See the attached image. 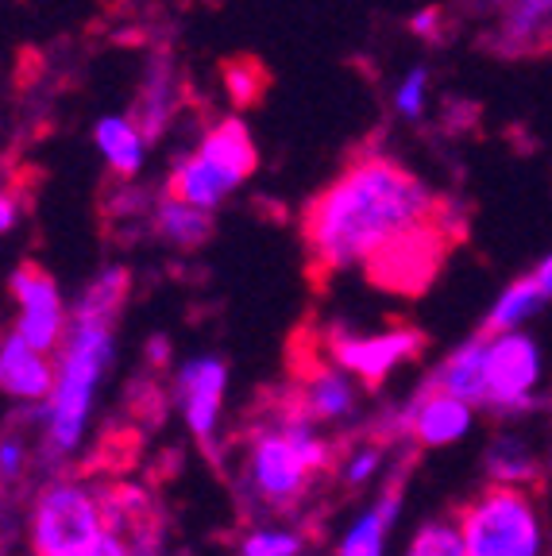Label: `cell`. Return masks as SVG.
<instances>
[{"instance_id": "cell-17", "label": "cell", "mask_w": 552, "mask_h": 556, "mask_svg": "<svg viewBox=\"0 0 552 556\" xmlns=\"http://www.w3.org/2000/svg\"><path fill=\"white\" fill-rule=\"evenodd\" d=\"M484 471L494 486H518V491H534L544 476V464L537 448L522 433H494V441L484 452Z\"/></svg>"}, {"instance_id": "cell-24", "label": "cell", "mask_w": 552, "mask_h": 556, "mask_svg": "<svg viewBox=\"0 0 552 556\" xmlns=\"http://www.w3.org/2000/svg\"><path fill=\"white\" fill-rule=\"evenodd\" d=\"M305 533L290 526H255L240 538L236 556H302Z\"/></svg>"}, {"instance_id": "cell-19", "label": "cell", "mask_w": 552, "mask_h": 556, "mask_svg": "<svg viewBox=\"0 0 552 556\" xmlns=\"http://www.w3.org/2000/svg\"><path fill=\"white\" fill-rule=\"evenodd\" d=\"M147 220H151V232H155L159 240L171 243V248H181V252H193V248L209 243V236H213V213L181 205V201L166 198V193L155 201V208H151Z\"/></svg>"}, {"instance_id": "cell-7", "label": "cell", "mask_w": 552, "mask_h": 556, "mask_svg": "<svg viewBox=\"0 0 552 556\" xmlns=\"http://www.w3.org/2000/svg\"><path fill=\"white\" fill-rule=\"evenodd\" d=\"M104 530L101 495L78 479H59L39 491L32 510V553L66 556Z\"/></svg>"}, {"instance_id": "cell-22", "label": "cell", "mask_w": 552, "mask_h": 556, "mask_svg": "<svg viewBox=\"0 0 552 556\" xmlns=\"http://www.w3.org/2000/svg\"><path fill=\"white\" fill-rule=\"evenodd\" d=\"M552 27V0H506L502 9V43L526 47Z\"/></svg>"}, {"instance_id": "cell-31", "label": "cell", "mask_w": 552, "mask_h": 556, "mask_svg": "<svg viewBox=\"0 0 552 556\" xmlns=\"http://www.w3.org/2000/svg\"><path fill=\"white\" fill-rule=\"evenodd\" d=\"M20 220V201L9 186H0V236H9Z\"/></svg>"}, {"instance_id": "cell-5", "label": "cell", "mask_w": 552, "mask_h": 556, "mask_svg": "<svg viewBox=\"0 0 552 556\" xmlns=\"http://www.w3.org/2000/svg\"><path fill=\"white\" fill-rule=\"evenodd\" d=\"M467 556H544V518L534 491L487 483L456 514Z\"/></svg>"}, {"instance_id": "cell-13", "label": "cell", "mask_w": 552, "mask_h": 556, "mask_svg": "<svg viewBox=\"0 0 552 556\" xmlns=\"http://www.w3.org/2000/svg\"><path fill=\"white\" fill-rule=\"evenodd\" d=\"M54 391V356L32 348L24 337H0V394L43 406Z\"/></svg>"}, {"instance_id": "cell-30", "label": "cell", "mask_w": 552, "mask_h": 556, "mask_svg": "<svg viewBox=\"0 0 552 556\" xmlns=\"http://www.w3.org/2000/svg\"><path fill=\"white\" fill-rule=\"evenodd\" d=\"M410 31L417 35V39H437L440 35V12L432 9H417L414 16H410Z\"/></svg>"}, {"instance_id": "cell-4", "label": "cell", "mask_w": 552, "mask_h": 556, "mask_svg": "<svg viewBox=\"0 0 552 556\" xmlns=\"http://www.w3.org/2000/svg\"><path fill=\"white\" fill-rule=\"evenodd\" d=\"M255 163H260V151H255L251 128L240 116H225L201 131L198 143L171 163L166 198L201 208V213H216L255 174Z\"/></svg>"}, {"instance_id": "cell-20", "label": "cell", "mask_w": 552, "mask_h": 556, "mask_svg": "<svg viewBox=\"0 0 552 556\" xmlns=\"http://www.w3.org/2000/svg\"><path fill=\"white\" fill-rule=\"evenodd\" d=\"M544 298L541 290H537L534 278H514L510 287H502V294L491 302V309H487L484 317V337H502V332H522L529 321H534L537 313L544 309Z\"/></svg>"}, {"instance_id": "cell-23", "label": "cell", "mask_w": 552, "mask_h": 556, "mask_svg": "<svg viewBox=\"0 0 552 556\" xmlns=\"http://www.w3.org/2000/svg\"><path fill=\"white\" fill-rule=\"evenodd\" d=\"M402 556H467L464 533H460L456 518H429L414 530V538L406 541V553Z\"/></svg>"}, {"instance_id": "cell-33", "label": "cell", "mask_w": 552, "mask_h": 556, "mask_svg": "<svg viewBox=\"0 0 552 556\" xmlns=\"http://www.w3.org/2000/svg\"><path fill=\"white\" fill-rule=\"evenodd\" d=\"M549 556H552V538H549Z\"/></svg>"}, {"instance_id": "cell-21", "label": "cell", "mask_w": 552, "mask_h": 556, "mask_svg": "<svg viewBox=\"0 0 552 556\" xmlns=\"http://www.w3.org/2000/svg\"><path fill=\"white\" fill-rule=\"evenodd\" d=\"M128 287H131L128 267H121V263L104 267L101 275L81 290L78 302L70 305V317H93V321H113L116 325L124 302H128Z\"/></svg>"}, {"instance_id": "cell-16", "label": "cell", "mask_w": 552, "mask_h": 556, "mask_svg": "<svg viewBox=\"0 0 552 556\" xmlns=\"http://www.w3.org/2000/svg\"><path fill=\"white\" fill-rule=\"evenodd\" d=\"M402 498H406V483L390 479L382 486V495L348 526L344 541H340V556H387V538L402 514Z\"/></svg>"}, {"instance_id": "cell-9", "label": "cell", "mask_w": 552, "mask_h": 556, "mask_svg": "<svg viewBox=\"0 0 552 556\" xmlns=\"http://www.w3.org/2000/svg\"><path fill=\"white\" fill-rule=\"evenodd\" d=\"M9 294L16 302V325H12V332L24 337L32 348H39V352H47V356H54L70 325V309L62 302V290L54 282V275L39 267V263H20L9 278Z\"/></svg>"}, {"instance_id": "cell-8", "label": "cell", "mask_w": 552, "mask_h": 556, "mask_svg": "<svg viewBox=\"0 0 552 556\" xmlns=\"http://www.w3.org/2000/svg\"><path fill=\"white\" fill-rule=\"evenodd\" d=\"M544 348L529 329L487 337V409L499 417H526L541 402Z\"/></svg>"}, {"instance_id": "cell-29", "label": "cell", "mask_w": 552, "mask_h": 556, "mask_svg": "<svg viewBox=\"0 0 552 556\" xmlns=\"http://www.w3.org/2000/svg\"><path fill=\"white\" fill-rule=\"evenodd\" d=\"M66 556H131V548L124 545L113 530H101L97 538H89L86 545H78L74 553H66Z\"/></svg>"}, {"instance_id": "cell-10", "label": "cell", "mask_w": 552, "mask_h": 556, "mask_svg": "<svg viewBox=\"0 0 552 556\" xmlns=\"http://www.w3.org/2000/svg\"><path fill=\"white\" fill-rule=\"evenodd\" d=\"M290 402L313 426H340V421H352L360 409V382L340 371L321 352V344H313L310 356L298 359V367H293Z\"/></svg>"}, {"instance_id": "cell-2", "label": "cell", "mask_w": 552, "mask_h": 556, "mask_svg": "<svg viewBox=\"0 0 552 556\" xmlns=\"http://www.w3.org/2000/svg\"><path fill=\"white\" fill-rule=\"evenodd\" d=\"M333 468V444L286 394L263 421L248 429L240 452V491L251 510L290 514L313 495V486Z\"/></svg>"}, {"instance_id": "cell-27", "label": "cell", "mask_w": 552, "mask_h": 556, "mask_svg": "<svg viewBox=\"0 0 552 556\" xmlns=\"http://www.w3.org/2000/svg\"><path fill=\"white\" fill-rule=\"evenodd\" d=\"M379 468H382V448L379 444H367V448L352 452V460H348V468H344V483L363 486L367 479L379 476Z\"/></svg>"}, {"instance_id": "cell-26", "label": "cell", "mask_w": 552, "mask_h": 556, "mask_svg": "<svg viewBox=\"0 0 552 556\" xmlns=\"http://www.w3.org/2000/svg\"><path fill=\"white\" fill-rule=\"evenodd\" d=\"M225 86H228V97L233 104H255L260 101V89H263V74L255 62H233L225 66Z\"/></svg>"}, {"instance_id": "cell-11", "label": "cell", "mask_w": 552, "mask_h": 556, "mask_svg": "<svg viewBox=\"0 0 552 556\" xmlns=\"http://www.w3.org/2000/svg\"><path fill=\"white\" fill-rule=\"evenodd\" d=\"M225 391H228V364L221 356H213V352L190 356L174 371L171 394L178 402L181 417H186V429L205 448L213 444L216 421H221V409H225Z\"/></svg>"}, {"instance_id": "cell-28", "label": "cell", "mask_w": 552, "mask_h": 556, "mask_svg": "<svg viewBox=\"0 0 552 556\" xmlns=\"http://www.w3.org/2000/svg\"><path fill=\"white\" fill-rule=\"evenodd\" d=\"M24 468H27L24 441H20V437H4V441H0V479L12 483V479L24 476Z\"/></svg>"}, {"instance_id": "cell-3", "label": "cell", "mask_w": 552, "mask_h": 556, "mask_svg": "<svg viewBox=\"0 0 552 556\" xmlns=\"http://www.w3.org/2000/svg\"><path fill=\"white\" fill-rule=\"evenodd\" d=\"M116 325L93 317H70L66 337L54 352V391L39 406L47 429V452L54 460L70 456L86 437L93 399L116 359Z\"/></svg>"}, {"instance_id": "cell-6", "label": "cell", "mask_w": 552, "mask_h": 556, "mask_svg": "<svg viewBox=\"0 0 552 556\" xmlns=\"http://www.w3.org/2000/svg\"><path fill=\"white\" fill-rule=\"evenodd\" d=\"M333 364L344 375H352L360 387L375 391L402 364L417 359L425 352V337L410 325H394V329H348V325H333L325 337L317 340Z\"/></svg>"}, {"instance_id": "cell-1", "label": "cell", "mask_w": 552, "mask_h": 556, "mask_svg": "<svg viewBox=\"0 0 552 556\" xmlns=\"http://www.w3.org/2000/svg\"><path fill=\"white\" fill-rule=\"evenodd\" d=\"M302 236L317 275L367 270L390 290H417L444 248V213L410 166L360 155L305 205Z\"/></svg>"}, {"instance_id": "cell-25", "label": "cell", "mask_w": 552, "mask_h": 556, "mask_svg": "<svg viewBox=\"0 0 552 556\" xmlns=\"http://www.w3.org/2000/svg\"><path fill=\"white\" fill-rule=\"evenodd\" d=\"M425 104H429V70L410 66L394 86V113L402 121H422Z\"/></svg>"}, {"instance_id": "cell-14", "label": "cell", "mask_w": 552, "mask_h": 556, "mask_svg": "<svg viewBox=\"0 0 552 556\" xmlns=\"http://www.w3.org/2000/svg\"><path fill=\"white\" fill-rule=\"evenodd\" d=\"M429 391L452 394V399L467 402L475 409H487V337L475 332L460 348H452L449 356L440 359L437 371L425 382Z\"/></svg>"}, {"instance_id": "cell-15", "label": "cell", "mask_w": 552, "mask_h": 556, "mask_svg": "<svg viewBox=\"0 0 552 556\" xmlns=\"http://www.w3.org/2000/svg\"><path fill=\"white\" fill-rule=\"evenodd\" d=\"M93 148L121 182H131L147 166L151 139L143 136V128H139L131 113H104L93 124Z\"/></svg>"}, {"instance_id": "cell-12", "label": "cell", "mask_w": 552, "mask_h": 556, "mask_svg": "<svg viewBox=\"0 0 552 556\" xmlns=\"http://www.w3.org/2000/svg\"><path fill=\"white\" fill-rule=\"evenodd\" d=\"M475 426V406L452 399V394H440L425 387L414 402L406 406L398 429H406L422 448H449V444L464 441Z\"/></svg>"}, {"instance_id": "cell-18", "label": "cell", "mask_w": 552, "mask_h": 556, "mask_svg": "<svg viewBox=\"0 0 552 556\" xmlns=\"http://www.w3.org/2000/svg\"><path fill=\"white\" fill-rule=\"evenodd\" d=\"M174 109H178V78H174V66L159 54V59L147 62V78L139 86V101H136V124L143 128V136L155 143L163 139V131L171 128Z\"/></svg>"}, {"instance_id": "cell-32", "label": "cell", "mask_w": 552, "mask_h": 556, "mask_svg": "<svg viewBox=\"0 0 552 556\" xmlns=\"http://www.w3.org/2000/svg\"><path fill=\"white\" fill-rule=\"evenodd\" d=\"M529 278H534V282H537V290H541V298H544V302L552 305V252L544 255V260L537 263L534 270H529Z\"/></svg>"}]
</instances>
